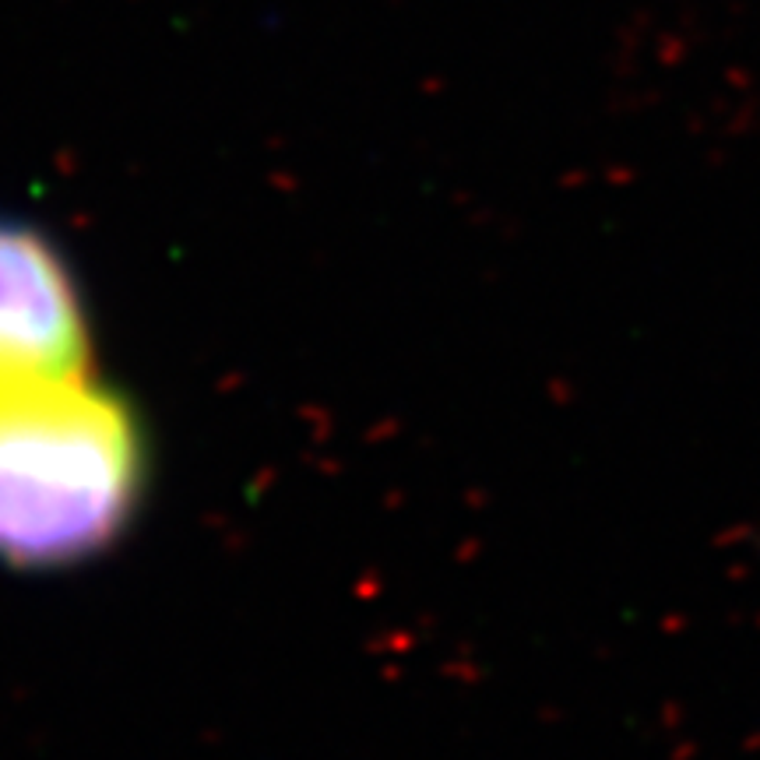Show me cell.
<instances>
[{
	"label": "cell",
	"mask_w": 760,
	"mask_h": 760,
	"mask_svg": "<svg viewBox=\"0 0 760 760\" xmlns=\"http://www.w3.org/2000/svg\"><path fill=\"white\" fill-rule=\"evenodd\" d=\"M138 489V423L88 377L0 409V560L53 568L96 553Z\"/></svg>",
	"instance_id": "6da1fadb"
},
{
	"label": "cell",
	"mask_w": 760,
	"mask_h": 760,
	"mask_svg": "<svg viewBox=\"0 0 760 760\" xmlns=\"http://www.w3.org/2000/svg\"><path fill=\"white\" fill-rule=\"evenodd\" d=\"M88 327L67 261L36 226L0 215V409L85 377Z\"/></svg>",
	"instance_id": "7a4b0ae2"
}]
</instances>
